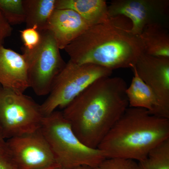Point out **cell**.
I'll list each match as a JSON object with an SVG mask.
<instances>
[{"label":"cell","instance_id":"1","mask_svg":"<svg viewBox=\"0 0 169 169\" xmlns=\"http://www.w3.org/2000/svg\"><path fill=\"white\" fill-rule=\"evenodd\" d=\"M125 80L119 77L100 78L63 109L74 132L85 145L97 148L129 107Z\"/></svg>","mask_w":169,"mask_h":169},{"label":"cell","instance_id":"2","mask_svg":"<svg viewBox=\"0 0 169 169\" xmlns=\"http://www.w3.org/2000/svg\"><path fill=\"white\" fill-rule=\"evenodd\" d=\"M64 49L75 63L96 64L112 71L131 68L143 53L139 36L120 23L117 17L90 26Z\"/></svg>","mask_w":169,"mask_h":169},{"label":"cell","instance_id":"3","mask_svg":"<svg viewBox=\"0 0 169 169\" xmlns=\"http://www.w3.org/2000/svg\"><path fill=\"white\" fill-rule=\"evenodd\" d=\"M169 138V119L146 109L129 107L107 133L97 148L106 158L119 157L137 162Z\"/></svg>","mask_w":169,"mask_h":169},{"label":"cell","instance_id":"4","mask_svg":"<svg viewBox=\"0 0 169 169\" xmlns=\"http://www.w3.org/2000/svg\"><path fill=\"white\" fill-rule=\"evenodd\" d=\"M40 130L60 167H98L106 158L103 152L84 144L77 137L62 111L44 116Z\"/></svg>","mask_w":169,"mask_h":169},{"label":"cell","instance_id":"5","mask_svg":"<svg viewBox=\"0 0 169 169\" xmlns=\"http://www.w3.org/2000/svg\"><path fill=\"white\" fill-rule=\"evenodd\" d=\"M112 70L96 64H79L71 60L54 80L49 96L40 105L44 116L58 108L64 109L86 88L97 79L110 76Z\"/></svg>","mask_w":169,"mask_h":169},{"label":"cell","instance_id":"6","mask_svg":"<svg viewBox=\"0 0 169 169\" xmlns=\"http://www.w3.org/2000/svg\"><path fill=\"white\" fill-rule=\"evenodd\" d=\"M40 41L31 50L22 48L26 63L30 87L38 95H48L56 78L66 64L56 41L49 30L39 31Z\"/></svg>","mask_w":169,"mask_h":169},{"label":"cell","instance_id":"7","mask_svg":"<svg viewBox=\"0 0 169 169\" xmlns=\"http://www.w3.org/2000/svg\"><path fill=\"white\" fill-rule=\"evenodd\" d=\"M23 93L0 84V126L5 139L40 129L44 117L40 105Z\"/></svg>","mask_w":169,"mask_h":169},{"label":"cell","instance_id":"8","mask_svg":"<svg viewBox=\"0 0 169 169\" xmlns=\"http://www.w3.org/2000/svg\"><path fill=\"white\" fill-rule=\"evenodd\" d=\"M7 141L17 169H42L57 164L40 129Z\"/></svg>","mask_w":169,"mask_h":169},{"label":"cell","instance_id":"9","mask_svg":"<svg viewBox=\"0 0 169 169\" xmlns=\"http://www.w3.org/2000/svg\"><path fill=\"white\" fill-rule=\"evenodd\" d=\"M168 2L160 0H117L108 7L109 17L122 15L129 18L134 34L139 36L147 26L154 23L165 25Z\"/></svg>","mask_w":169,"mask_h":169},{"label":"cell","instance_id":"10","mask_svg":"<svg viewBox=\"0 0 169 169\" xmlns=\"http://www.w3.org/2000/svg\"><path fill=\"white\" fill-rule=\"evenodd\" d=\"M133 68L152 90L169 116V58L143 53Z\"/></svg>","mask_w":169,"mask_h":169},{"label":"cell","instance_id":"11","mask_svg":"<svg viewBox=\"0 0 169 169\" xmlns=\"http://www.w3.org/2000/svg\"><path fill=\"white\" fill-rule=\"evenodd\" d=\"M0 84L24 93L30 85L27 66L22 54L0 44Z\"/></svg>","mask_w":169,"mask_h":169},{"label":"cell","instance_id":"12","mask_svg":"<svg viewBox=\"0 0 169 169\" xmlns=\"http://www.w3.org/2000/svg\"><path fill=\"white\" fill-rule=\"evenodd\" d=\"M90 26L73 10L55 9L49 20L47 29L54 35L59 49H62Z\"/></svg>","mask_w":169,"mask_h":169},{"label":"cell","instance_id":"13","mask_svg":"<svg viewBox=\"0 0 169 169\" xmlns=\"http://www.w3.org/2000/svg\"><path fill=\"white\" fill-rule=\"evenodd\" d=\"M134 76L126 90L129 107L144 108L156 116L169 119L152 90L142 80L134 68Z\"/></svg>","mask_w":169,"mask_h":169},{"label":"cell","instance_id":"14","mask_svg":"<svg viewBox=\"0 0 169 169\" xmlns=\"http://www.w3.org/2000/svg\"><path fill=\"white\" fill-rule=\"evenodd\" d=\"M55 9L73 10L90 25L104 22L110 18L108 7L103 0H56Z\"/></svg>","mask_w":169,"mask_h":169},{"label":"cell","instance_id":"15","mask_svg":"<svg viewBox=\"0 0 169 169\" xmlns=\"http://www.w3.org/2000/svg\"><path fill=\"white\" fill-rule=\"evenodd\" d=\"M138 36L144 53L169 58V36L165 25L154 23L148 25Z\"/></svg>","mask_w":169,"mask_h":169},{"label":"cell","instance_id":"16","mask_svg":"<svg viewBox=\"0 0 169 169\" xmlns=\"http://www.w3.org/2000/svg\"><path fill=\"white\" fill-rule=\"evenodd\" d=\"M56 0H23L26 28L35 26L38 31L47 29L55 9Z\"/></svg>","mask_w":169,"mask_h":169},{"label":"cell","instance_id":"17","mask_svg":"<svg viewBox=\"0 0 169 169\" xmlns=\"http://www.w3.org/2000/svg\"><path fill=\"white\" fill-rule=\"evenodd\" d=\"M138 163V169H169V138L154 147L145 159Z\"/></svg>","mask_w":169,"mask_h":169},{"label":"cell","instance_id":"18","mask_svg":"<svg viewBox=\"0 0 169 169\" xmlns=\"http://www.w3.org/2000/svg\"><path fill=\"white\" fill-rule=\"evenodd\" d=\"M0 10L11 25L25 22L23 0H0Z\"/></svg>","mask_w":169,"mask_h":169},{"label":"cell","instance_id":"19","mask_svg":"<svg viewBox=\"0 0 169 169\" xmlns=\"http://www.w3.org/2000/svg\"><path fill=\"white\" fill-rule=\"evenodd\" d=\"M99 169H138V162L132 159L115 157L105 158L100 165Z\"/></svg>","mask_w":169,"mask_h":169},{"label":"cell","instance_id":"20","mask_svg":"<svg viewBox=\"0 0 169 169\" xmlns=\"http://www.w3.org/2000/svg\"><path fill=\"white\" fill-rule=\"evenodd\" d=\"M0 126V169H17Z\"/></svg>","mask_w":169,"mask_h":169},{"label":"cell","instance_id":"21","mask_svg":"<svg viewBox=\"0 0 169 169\" xmlns=\"http://www.w3.org/2000/svg\"><path fill=\"white\" fill-rule=\"evenodd\" d=\"M19 32L23 43V47L25 49L28 50L33 49L39 43L41 34L35 26L26 28Z\"/></svg>","mask_w":169,"mask_h":169},{"label":"cell","instance_id":"22","mask_svg":"<svg viewBox=\"0 0 169 169\" xmlns=\"http://www.w3.org/2000/svg\"><path fill=\"white\" fill-rule=\"evenodd\" d=\"M12 28L0 10V44H3L5 39L11 35Z\"/></svg>","mask_w":169,"mask_h":169},{"label":"cell","instance_id":"23","mask_svg":"<svg viewBox=\"0 0 169 169\" xmlns=\"http://www.w3.org/2000/svg\"><path fill=\"white\" fill-rule=\"evenodd\" d=\"M60 169H99L98 167H93L88 166H80L69 168L60 167Z\"/></svg>","mask_w":169,"mask_h":169},{"label":"cell","instance_id":"24","mask_svg":"<svg viewBox=\"0 0 169 169\" xmlns=\"http://www.w3.org/2000/svg\"><path fill=\"white\" fill-rule=\"evenodd\" d=\"M60 166L58 164H56L52 166L42 169H60Z\"/></svg>","mask_w":169,"mask_h":169}]
</instances>
